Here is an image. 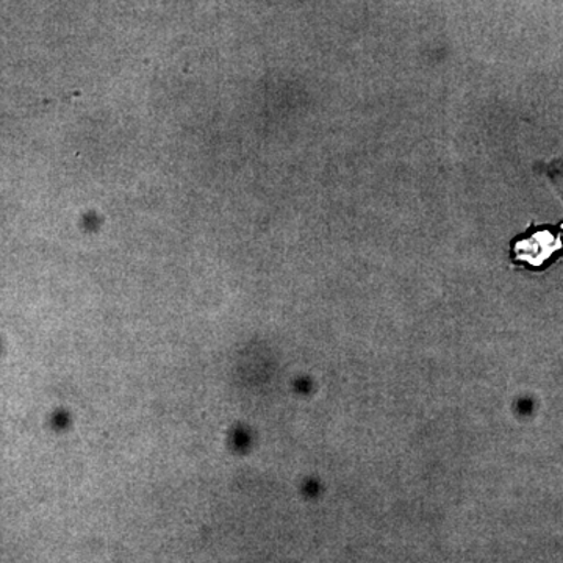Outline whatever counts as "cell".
Masks as SVG:
<instances>
[]
</instances>
